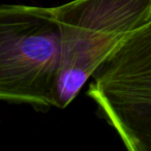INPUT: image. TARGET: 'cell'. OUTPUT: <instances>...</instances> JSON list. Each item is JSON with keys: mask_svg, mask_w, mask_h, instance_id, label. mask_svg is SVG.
<instances>
[{"mask_svg": "<svg viewBox=\"0 0 151 151\" xmlns=\"http://www.w3.org/2000/svg\"><path fill=\"white\" fill-rule=\"evenodd\" d=\"M87 94L132 151H151V18L95 70Z\"/></svg>", "mask_w": 151, "mask_h": 151, "instance_id": "3957f363", "label": "cell"}, {"mask_svg": "<svg viewBox=\"0 0 151 151\" xmlns=\"http://www.w3.org/2000/svg\"><path fill=\"white\" fill-rule=\"evenodd\" d=\"M59 51L56 7L0 5V101L52 106Z\"/></svg>", "mask_w": 151, "mask_h": 151, "instance_id": "7a4b0ae2", "label": "cell"}, {"mask_svg": "<svg viewBox=\"0 0 151 151\" xmlns=\"http://www.w3.org/2000/svg\"><path fill=\"white\" fill-rule=\"evenodd\" d=\"M60 51L52 106L63 109L115 48L151 18V0H73L56 7Z\"/></svg>", "mask_w": 151, "mask_h": 151, "instance_id": "6da1fadb", "label": "cell"}]
</instances>
